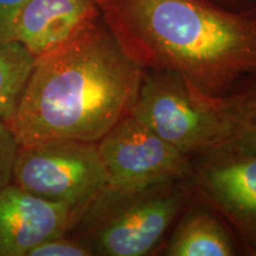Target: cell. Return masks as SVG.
I'll list each match as a JSON object with an SVG mask.
<instances>
[{
  "instance_id": "obj_16",
  "label": "cell",
  "mask_w": 256,
  "mask_h": 256,
  "mask_svg": "<svg viewBox=\"0 0 256 256\" xmlns=\"http://www.w3.org/2000/svg\"><path fill=\"white\" fill-rule=\"evenodd\" d=\"M252 255H256V246H255V248H254V249H252Z\"/></svg>"
},
{
  "instance_id": "obj_6",
  "label": "cell",
  "mask_w": 256,
  "mask_h": 256,
  "mask_svg": "<svg viewBox=\"0 0 256 256\" xmlns=\"http://www.w3.org/2000/svg\"><path fill=\"white\" fill-rule=\"evenodd\" d=\"M107 188L130 192L192 174L190 156L156 136L132 114L121 119L98 142Z\"/></svg>"
},
{
  "instance_id": "obj_11",
  "label": "cell",
  "mask_w": 256,
  "mask_h": 256,
  "mask_svg": "<svg viewBox=\"0 0 256 256\" xmlns=\"http://www.w3.org/2000/svg\"><path fill=\"white\" fill-rule=\"evenodd\" d=\"M36 57L20 42L0 40V121L8 124L17 113Z\"/></svg>"
},
{
  "instance_id": "obj_7",
  "label": "cell",
  "mask_w": 256,
  "mask_h": 256,
  "mask_svg": "<svg viewBox=\"0 0 256 256\" xmlns=\"http://www.w3.org/2000/svg\"><path fill=\"white\" fill-rule=\"evenodd\" d=\"M197 184L210 203L235 226L250 252L256 246V151L236 145L202 154Z\"/></svg>"
},
{
  "instance_id": "obj_10",
  "label": "cell",
  "mask_w": 256,
  "mask_h": 256,
  "mask_svg": "<svg viewBox=\"0 0 256 256\" xmlns=\"http://www.w3.org/2000/svg\"><path fill=\"white\" fill-rule=\"evenodd\" d=\"M236 247L228 230L218 218L206 210L185 215L172 235L166 255L171 256H232Z\"/></svg>"
},
{
  "instance_id": "obj_9",
  "label": "cell",
  "mask_w": 256,
  "mask_h": 256,
  "mask_svg": "<svg viewBox=\"0 0 256 256\" xmlns=\"http://www.w3.org/2000/svg\"><path fill=\"white\" fill-rule=\"evenodd\" d=\"M98 16L95 0H28L0 30V40L20 42L38 57L68 40Z\"/></svg>"
},
{
  "instance_id": "obj_5",
  "label": "cell",
  "mask_w": 256,
  "mask_h": 256,
  "mask_svg": "<svg viewBox=\"0 0 256 256\" xmlns=\"http://www.w3.org/2000/svg\"><path fill=\"white\" fill-rule=\"evenodd\" d=\"M11 183L44 200L86 206L107 186L98 142H48L18 146Z\"/></svg>"
},
{
  "instance_id": "obj_3",
  "label": "cell",
  "mask_w": 256,
  "mask_h": 256,
  "mask_svg": "<svg viewBox=\"0 0 256 256\" xmlns=\"http://www.w3.org/2000/svg\"><path fill=\"white\" fill-rule=\"evenodd\" d=\"M182 180L124 192L106 186L68 232L92 255L144 256L154 250L184 206Z\"/></svg>"
},
{
  "instance_id": "obj_14",
  "label": "cell",
  "mask_w": 256,
  "mask_h": 256,
  "mask_svg": "<svg viewBox=\"0 0 256 256\" xmlns=\"http://www.w3.org/2000/svg\"><path fill=\"white\" fill-rule=\"evenodd\" d=\"M18 150L16 142L8 124L0 121V188L11 182L12 166Z\"/></svg>"
},
{
  "instance_id": "obj_4",
  "label": "cell",
  "mask_w": 256,
  "mask_h": 256,
  "mask_svg": "<svg viewBox=\"0 0 256 256\" xmlns=\"http://www.w3.org/2000/svg\"><path fill=\"white\" fill-rule=\"evenodd\" d=\"M177 74L144 70L130 114L156 136L185 154L204 153L229 142L220 107Z\"/></svg>"
},
{
  "instance_id": "obj_12",
  "label": "cell",
  "mask_w": 256,
  "mask_h": 256,
  "mask_svg": "<svg viewBox=\"0 0 256 256\" xmlns=\"http://www.w3.org/2000/svg\"><path fill=\"white\" fill-rule=\"evenodd\" d=\"M252 81L223 96L220 107L228 127V144L256 151V75Z\"/></svg>"
},
{
  "instance_id": "obj_15",
  "label": "cell",
  "mask_w": 256,
  "mask_h": 256,
  "mask_svg": "<svg viewBox=\"0 0 256 256\" xmlns=\"http://www.w3.org/2000/svg\"><path fill=\"white\" fill-rule=\"evenodd\" d=\"M28 0H0V30Z\"/></svg>"
},
{
  "instance_id": "obj_1",
  "label": "cell",
  "mask_w": 256,
  "mask_h": 256,
  "mask_svg": "<svg viewBox=\"0 0 256 256\" xmlns=\"http://www.w3.org/2000/svg\"><path fill=\"white\" fill-rule=\"evenodd\" d=\"M124 52L144 70L170 72L211 98L256 75V8L206 0H95Z\"/></svg>"
},
{
  "instance_id": "obj_13",
  "label": "cell",
  "mask_w": 256,
  "mask_h": 256,
  "mask_svg": "<svg viewBox=\"0 0 256 256\" xmlns=\"http://www.w3.org/2000/svg\"><path fill=\"white\" fill-rule=\"evenodd\" d=\"M92 252L86 243L74 236H58L42 242L28 252V256H92Z\"/></svg>"
},
{
  "instance_id": "obj_2",
  "label": "cell",
  "mask_w": 256,
  "mask_h": 256,
  "mask_svg": "<svg viewBox=\"0 0 256 256\" xmlns=\"http://www.w3.org/2000/svg\"><path fill=\"white\" fill-rule=\"evenodd\" d=\"M144 69L121 49L101 14L55 49L36 57L8 127L18 146L98 142L130 113Z\"/></svg>"
},
{
  "instance_id": "obj_8",
  "label": "cell",
  "mask_w": 256,
  "mask_h": 256,
  "mask_svg": "<svg viewBox=\"0 0 256 256\" xmlns=\"http://www.w3.org/2000/svg\"><path fill=\"white\" fill-rule=\"evenodd\" d=\"M84 208L44 200L10 182L0 188V256H28L42 242L66 235Z\"/></svg>"
}]
</instances>
